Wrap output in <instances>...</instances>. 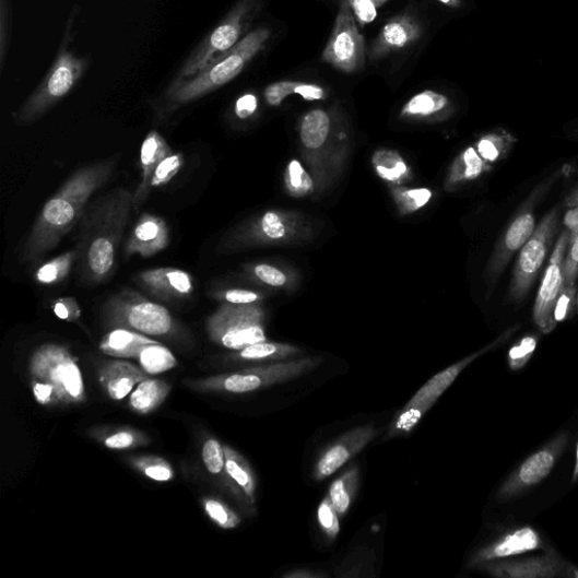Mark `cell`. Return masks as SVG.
<instances>
[{
	"label": "cell",
	"instance_id": "36",
	"mask_svg": "<svg viewBox=\"0 0 578 578\" xmlns=\"http://www.w3.org/2000/svg\"><path fill=\"white\" fill-rule=\"evenodd\" d=\"M373 165L379 177L388 182H399L408 175V165L393 151H379L373 156Z\"/></svg>",
	"mask_w": 578,
	"mask_h": 578
},
{
	"label": "cell",
	"instance_id": "19",
	"mask_svg": "<svg viewBox=\"0 0 578 578\" xmlns=\"http://www.w3.org/2000/svg\"><path fill=\"white\" fill-rule=\"evenodd\" d=\"M172 241L169 228L165 220L144 213L134 227L125 246V257L130 259L140 256L144 259L164 251Z\"/></svg>",
	"mask_w": 578,
	"mask_h": 578
},
{
	"label": "cell",
	"instance_id": "44",
	"mask_svg": "<svg viewBox=\"0 0 578 578\" xmlns=\"http://www.w3.org/2000/svg\"><path fill=\"white\" fill-rule=\"evenodd\" d=\"M563 273L564 287L575 285L578 276V231L569 235Z\"/></svg>",
	"mask_w": 578,
	"mask_h": 578
},
{
	"label": "cell",
	"instance_id": "16",
	"mask_svg": "<svg viewBox=\"0 0 578 578\" xmlns=\"http://www.w3.org/2000/svg\"><path fill=\"white\" fill-rule=\"evenodd\" d=\"M569 565L555 550H547L545 555L508 558L480 568L498 578H566Z\"/></svg>",
	"mask_w": 578,
	"mask_h": 578
},
{
	"label": "cell",
	"instance_id": "8",
	"mask_svg": "<svg viewBox=\"0 0 578 578\" xmlns=\"http://www.w3.org/2000/svg\"><path fill=\"white\" fill-rule=\"evenodd\" d=\"M31 380L55 388L59 404H80L86 401L85 385L78 358L64 346L47 344L39 347L30 361Z\"/></svg>",
	"mask_w": 578,
	"mask_h": 578
},
{
	"label": "cell",
	"instance_id": "15",
	"mask_svg": "<svg viewBox=\"0 0 578 578\" xmlns=\"http://www.w3.org/2000/svg\"><path fill=\"white\" fill-rule=\"evenodd\" d=\"M569 235L568 229L562 233L535 298L533 321L539 330L545 334L551 333L557 327L554 314L558 297L564 290L563 269Z\"/></svg>",
	"mask_w": 578,
	"mask_h": 578
},
{
	"label": "cell",
	"instance_id": "42",
	"mask_svg": "<svg viewBox=\"0 0 578 578\" xmlns=\"http://www.w3.org/2000/svg\"><path fill=\"white\" fill-rule=\"evenodd\" d=\"M12 8L11 0H0V63L2 71L7 61L11 39Z\"/></svg>",
	"mask_w": 578,
	"mask_h": 578
},
{
	"label": "cell",
	"instance_id": "60",
	"mask_svg": "<svg viewBox=\"0 0 578 578\" xmlns=\"http://www.w3.org/2000/svg\"><path fill=\"white\" fill-rule=\"evenodd\" d=\"M373 2L376 3L378 9H380L381 7H384L388 2V0H373Z\"/></svg>",
	"mask_w": 578,
	"mask_h": 578
},
{
	"label": "cell",
	"instance_id": "31",
	"mask_svg": "<svg viewBox=\"0 0 578 578\" xmlns=\"http://www.w3.org/2000/svg\"><path fill=\"white\" fill-rule=\"evenodd\" d=\"M78 260L79 251L76 248L67 251L40 266L34 273L33 280L43 286L58 285L70 276Z\"/></svg>",
	"mask_w": 578,
	"mask_h": 578
},
{
	"label": "cell",
	"instance_id": "2",
	"mask_svg": "<svg viewBox=\"0 0 578 578\" xmlns=\"http://www.w3.org/2000/svg\"><path fill=\"white\" fill-rule=\"evenodd\" d=\"M133 210V193L117 187L89 203L81 220L78 271L90 286L115 274L118 250Z\"/></svg>",
	"mask_w": 578,
	"mask_h": 578
},
{
	"label": "cell",
	"instance_id": "13",
	"mask_svg": "<svg viewBox=\"0 0 578 578\" xmlns=\"http://www.w3.org/2000/svg\"><path fill=\"white\" fill-rule=\"evenodd\" d=\"M558 208H556L543 217L530 239L521 248L511 286H509V300L518 302L527 296L552 248L558 227Z\"/></svg>",
	"mask_w": 578,
	"mask_h": 578
},
{
	"label": "cell",
	"instance_id": "35",
	"mask_svg": "<svg viewBox=\"0 0 578 578\" xmlns=\"http://www.w3.org/2000/svg\"><path fill=\"white\" fill-rule=\"evenodd\" d=\"M138 359L141 367L150 376H157V374L173 369L178 365L173 352L160 343L145 346L140 352Z\"/></svg>",
	"mask_w": 578,
	"mask_h": 578
},
{
	"label": "cell",
	"instance_id": "43",
	"mask_svg": "<svg viewBox=\"0 0 578 578\" xmlns=\"http://www.w3.org/2000/svg\"><path fill=\"white\" fill-rule=\"evenodd\" d=\"M202 460L212 474L225 471L224 448L217 439H209L202 448Z\"/></svg>",
	"mask_w": 578,
	"mask_h": 578
},
{
	"label": "cell",
	"instance_id": "41",
	"mask_svg": "<svg viewBox=\"0 0 578 578\" xmlns=\"http://www.w3.org/2000/svg\"><path fill=\"white\" fill-rule=\"evenodd\" d=\"M536 345V335L530 334L522 338L520 342L508 352L507 361L509 368H511L512 370L522 369L532 358Z\"/></svg>",
	"mask_w": 578,
	"mask_h": 578
},
{
	"label": "cell",
	"instance_id": "58",
	"mask_svg": "<svg viewBox=\"0 0 578 578\" xmlns=\"http://www.w3.org/2000/svg\"><path fill=\"white\" fill-rule=\"evenodd\" d=\"M577 482H578V445H577V449H576L575 467H574L573 477H571V483L573 484H575Z\"/></svg>",
	"mask_w": 578,
	"mask_h": 578
},
{
	"label": "cell",
	"instance_id": "24",
	"mask_svg": "<svg viewBox=\"0 0 578 578\" xmlns=\"http://www.w3.org/2000/svg\"><path fill=\"white\" fill-rule=\"evenodd\" d=\"M156 343L158 342L143 333L118 328L101 340L99 351L111 357L138 358L145 346Z\"/></svg>",
	"mask_w": 578,
	"mask_h": 578
},
{
	"label": "cell",
	"instance_id": "59",
	"mask_svg": "<svg viewBox=\"0 0 578 578\" xmlns=\"http://www.w3.org/2000/svg\"><path fill=\"white\" fill-rule=\"evenodd\" d=\"M566 578H578V567L573 564L569 565Z\"/></svg>",
	"mask_w": 578,
	"mask_h": 578
},
{
	"label": "cell",
	"instance_id": "50",
	"mask_svg": "<svg viewBox=\"0 0 578 578\" xmlns=\"http://www.w3.org/2000/svg\"><path fill=\"white\" fill-rule=\"evenodd\" d=\"M576 295L575 285L564 287L555 306L554 318L557 325L570 318L577 300Z\"/></svg>",
	"mask_w": 578,
	"mask_h": 578
},
{
	"label": "cell",
	"instance_id": "48",
	"mask_svg": "<svg viewBox=\"0 0 578 578\" xmlns=\"http://www.w3.org/2000/svg\"><path fill=\"white\" fill-rule=\"evenodd\" d=\"M253 275L261 283L273 286L282 287L286 284V275L279 268L266 263H260L253 267Z\"/></svg>",
	"mask_w": 578,
	"mask_h": 578
},
{
	"label": "cell",
	"instance_id": "1",
	"mask_svg": "<svg viewBox=\"0 0 578 578\" xmlns=\"http://www.w3.org/2000/svg\"><path fill=\"white\" fill-rule=\"evenodd\" d=\"M121 154L84 165L46 202L25 240L21 260L36 262L52 251L84 216L90 200L111 179Z\"/></svg>",
	"mask_w": 578,
	"mask_h": 578
},
{
	"label": "cell",
	"instance_id": "30",
	"mask_svg": "<svg viewBox=\"0 0 578 578\" xmlns=\"http://www.w3.org/2000/svg\"><path fill=\"white\" fill-rule=\"evenodd\" d=\"M518 140L516 135L505 129H497L489 132L475 143V150L482 158L489 165H494L505 160L514 150Z\"/></svg>",
	"mask_w": 578,
	"mask_h": 578
},
{
	"label": "cell",
	"instance_id": "6",
	"mask_svg": "<svg viewBox=\"0 0 578 578\" xmlns=\"http://www.w3.org/2000/svg\"><path fill=\"white\" fill-rule=\"evenodd\" d=\"M261 9V0H240L192 51L174 82L190 79L239 44Z\"/></svg>",
	"mask_w": 578,
	"mask_h": 578
},
{
	"label": "cell",
	"instance_id": "37",
	"mask_svg": "<svg viewBox=\"0 0 578 578\" xmlns=\"http://www.w3.org/2000/svg\"><path fill=\"white\" fill-rule=\"evenodd\" d=\"M285 182L290 192L296 197L308 196L315 190L311 176L306 173V169L297 160L290 162Z\"/></svg>",
	"mask_w": 578,
	"mask_h": 578
},
{
	"label": "cell",
	"instance_id": "34",
	"mask_svg": "<svg viewBox=\"0 0 578 578\" xmlns=\"http://www.w3.org/2000/svg\"><path fill=\"white\" fill-rule=\"evenodd\" d=\"M358 484V469L345 472L342 477L332 483L329 498L338 514L343 517L349 511Z\"/></svg>",
	"mask_w": 578,
	"mask_h": 578
},
{
	"label": "cell",
	"instance_id": "46",
	"mask_svg": "<svg viewBox=\"0 0 578 578\" xmlns=\"http://www.w3.org/2000/svg\"><path fill=\"white\" fill-rule=\"evenodd\" d=\"M318 519L323 532L331 539L335 538L340 531L338 514L327 497L319 506Z\"/></svg>",
	"mask_w": 578,
	"mask_h": 578
},
{
	"label": "cell",
	"instance_id": "3",
	"mask_svg": "<svg viewBox=\"0 0 578 578\" xmlns=\"http://www.w3.org/2000/svg\"><path fill=\"white\" fill-rule=\"evenodd\" d=\"M269 38L268 27L256 28L228 52L211 62L205 70L185 81L169 84L157 106V117L163 120L232 82L266 47Z\"/></svg>",
	"mask_w": 578,
	"mask_h": 578
},
{
	"label": "cell",
	"instance_id": "22",
	"mask_svg": "<svg viewBox=\"0 0 578 578\" xmlns=\"http://www.w3.org/2000/svg\"><path fill=\"white\" fill-rule=\"evenodd\" d=\"M174 153L158 131L149 132L141 149L142 178L139 188L133 192L134 211H139L150 196L151 182L160 163Z\"/></svg>",
	"mask_w": 578,
	"mask_h": 578
},
{
	"label": "cell",
	"instance_id": "17",
	"mask_svg": "<svg viewBox=\"0 0 578 578\" xmlns=\"http://www.w3.org/2000/svg\"><path fill=\"white\" fill-rule=\"evenodd\" d=\"M547 551L545 540L531 527L518 528L507 532L482 548L471 558V566L481 567L485 564L504 561L535 551Z\"/></svg>",
	"mask_w": 578,
	"mask_h": 578
},
{
	"label": "cell",
	"instance_id": "7",
	"mask_svg": "<svg viewBox=\"0 0 578 578\" xmlns=\"http://www.w3.org/2000/svg\"><path fill=\"white\" fill-rule=\"evenodd\" d=\"M320 363L319 358L274 363L223 374V376L205 380L191 381L189 386L200 391L248 393L295 380L316 369Z\"/></svg>",
	"mask_w": 578,
	"mask_h": 578
},
{
	"label": "cell",
	"instance_id": "61",
	"mask_svg": "<svg viewBox=\"0 0 578 578\" xmlns=\"http://www.w3.org/2000/svg\"><path fill=\"white\" fill-rule=\"evenodd\" d=\"M576 303H577V306H578V294H577V300H576Z\"/></svg>",
	"mask_w": 578,
	"mask_h": 578
},
{
	"label": "cell",
	"instance_id": "4",
	"mask_svg": "<svg viewBox=\"0 0 578 578\" xmlns=\"http://www.w3.org/2000/svg\"><path fill=\"white\" fill-rule=\"evenodd\" d=\"M75 12L67 22L64 37L50 70L42 84L25 101V104L13 115L17 127L31 126L40 120L63 97L70 93L85 75L91 61L87 57H78L70 50L73 39Z\"/></svg>",
	"mask_w": 578,
	"mask_h": 578
},
{
	"label": "cell",
	"instance_id": "55",
	"mask_svg": "<svg viewBox=\"0 0 578 578\" xmlns=\"http://www.w3.org/2000/svg\"><path fill=\"white\" fill-rule=\"evenodd\" d=\"M564 224L566 229H568L570 233L578 231V207L570 209L566 213L564 217Z\"/></svg>",
	"mask_w": 578,
	"mask_h": 578
},
{
	"label": "cell",
	"instance_id": "21",
	"mask_svg": "<svg viewBox=\"0 0 578 578\" xmlns=\"http://www.w3.org/2000/svg\"><path fill=\"white\" fill-rule=\"evenodd\" d=\"M423 36L420 21L408 14L392 17L381 30L369 50L370 60H379L418 42Z\"/></svg>",
	"mask_w": 578,
	"mask_h": 578
},
{
	"label": "cell",
	"instance_id": "9",
	"mask_svg": "<svg viewBox=\"0 0 578 578\" xmlns=\"http://www.w3.org/2000/svg\"><path fill=\"white\" fill-rule=\"evenodd\" d=\"M207 331L213 343L236 352L267 340L263 312L257 304L223 303L208 319Z\"/></svg>",
	"mask_w": 578,
	"mask_h": 578
},
{
	"label": "cell",
	"instance_id": "33",
	"mask_svg": "<svg viewBox=\"0 0 578 578\" xmlns=\"http://www.w3.org/2000/svg\"><path fill=\"white\" fill-rule=\"evenodd\" d=\"M296 347L266 342L250 345L236 354L237 359L247 362H280L298 355Z\"/></svg>",
	"mask_w": 578,
	"mask_h": 578
},
{
	"label": "cell",
	"instance_id": "27",
	"mask_svg": "<svg viewBox=\"0 0 578 578\" xmlns=\"http://www.w3.org/2000/svg\"><path fill=\"white\" fill-rule=\"evenodd\" d=\"M225 453V473L227 477L236 486L237 492L243 493L244 496L251 503L255 502L256 496V480L253 471L248 461L235 450L227 446H223Z\"/></svg>",
	"mask_w": 578,
	"mask_h": 578
},
{
	"label": "cell",
	"instance_id": "14",
	"mask_svg": "<svg viewBox=\"0 0 578 578\" xmlns=\"http://www.w3.org/2000/svg\"><path fill=\"white\" fill-rule=\"evenodd\" d=\"M568 439V433H559L548 445L523 461L500 486L497 502H512L545 481L563 456Z\"/></svg>",
	"mask_w": 578,
	"mask_h": 578
},
{
	"label": "cell",
	"instance_id": "10",
	"mask_svg": "<svg viewBox=\"0 0 578 578\" xmlns=\"http://www.w3.org/2000/svg\"><path fill=\"white\" fill-rule=\"evenodd\" d=\"M519 328V326H516L507 329L489 346L436 374V376L426 382L410 402L404 405L403 410L391 425L390 436L411 433L432 410V406L438 401V399L453 385L464 368L485 353L506 343Z\"/></svg>",
	"mask_w": 578,
	"mask_h": 578
},
{
	"label": "cell",
	"instance_id": "51",
	"mask_svg": "<svg viewBox=\"0 0 578 578\" xmlns=\"http://www.w3.org/2000/svg\"><path fill=\"white\" fill-rule=\"evenodd\" d=\"M356 22L365 26L378 17V7L373 0H349Z\"/></svg>",
	"mask_w": 578,
	"mask_h": 578
},
{
	"label": "cell",
	"instance_id": "45",
	"mask_svg": "<svg viewBox=\"0 0 578 578\" xmlns=\"http://www.w3.org/2000/svg\"><path fill=\"white\" fill-rule=\"evenodd\" d=\"M433 192L427 188L406 190L400 194V205L405 213H414L427 205Z\"/></svg>",
	"mask_w": 578,
	"mask_h": 578
},
{
	"label": "cell",
	"instance_id": "28",
	"mask_svg": "<svg viewBox=\"0 0 578 578\" xmlns=\"http://www.w3.org/2000/svg\"><path fill=\"white\" fill-rule=\"evenodd\" d=\"M292 94H298L306 101H320L327 96L323 87L303 82H276L268 85L264 90V98L270 107H280L284 99Z\"/></svg>",
	"mask_w": 578,
	"mask_h": 578
},
{
	"label": "cell",
	"instance_id": "47",
	"mask_svg": "<svg viewBox=\"0 0 578 578\" xmlns=\"http://www.w3.org/2000/svg\"><path fill=\"white\" fill-rule=\"evenodd\" d=\"M52 311L60 320L76 322L82 317L80 304L74 297H61L52 303Z\"/></svg>",
	"mask_w": 578,
	"mask_h": 578
},
{
	"label": "cell",
	"instance_id": "26",
	"mask_svg": "<svg viewBox=\"0 0 578 578\" xmlns=\"http://www.w3.org/2000/svg\"><path fill=\"white\" fill-rule=\"evenodd\" d=\"M169 392L172 387L165 381L149 378L131 393L129 403L135 413L149 415L157 410Z\"/></svg>",
	"mask_w": 578,
	"mask_h": 578
},
{
	"label": "cell",
	"instance_id": "25",
	"mask_svg": "<svg viewBox=\"0 0 578 578\" xmlns=\"http://www.w3.org/2000/svg\"><path fill=\"white\" fill-rule=\"evenodd\" d=\"M450 98L436 91L426 90L414 95L401 110L405 119H427L446 115L451 110Z\"/></svg>",
	"mask_w": 578,
	"mask_h": 578
},
{
	"label": "cell",
	"instance_id": "12",
	"mask_svg": "<svg viewBox=\"0 0 578 578\" xmlns=\"http://www.w3.org/2000/svg\"><path fill=\"white\" fill-rule=\"evenodd\" d=\"M322 59L345 74L362 70L366 60L365 40L349 0H342Z\"/></svg>",
	"mask_w": 578,
	"mask_h": 578
},
{
	"label": "cell",
	"instance_id": "32",
	"mask_svg": "<svg viewBox=\"0 0 578 578\" xmlns=\"http://www.w3.org/2000/svg\"><path fill=\"white\" fill-rule=\"evenodd\" d=\"M493 168L486 163L475 148H468L456 160L450 174V184L460 185L479 179Z\"/></svg>",
	"mask_w": 578,
	"mask_h": 578
},
{
	"label": "cell",
	"instance_id": "38",
	"mask_svg": "<svg viewBox=\"0 0 578 578\" xmlns=\"http://www.w3.org/2000/svg\"><path fill=\"white\" fill-rule=\"evenodd\" d=\"M134 468L142 471L146 477L154 482L166 483L173 481L175 472L164 459L157 457H143L132 461Z\"/></svg>",
	"mask_w": 578,
	"mask_h": 578
},
{
	"label": "cell",
	"instance_id": "56",
	"mask_svg": "<svg viewBox=\"0 0 578 578\" xmlns=\"http://www.w3.org/2000/svg\"><path fill=\"white\" fill-rule=\"evenodd\" d=\"M566 205L569 209L578 207V184L573 191L565 199Z\"/></svg>",
	"mask_w": 578,
	"mask_h": 578
},
{
	"label": "cell",
	"instance_id": "20",
	"mask_svg": "<svg viewBox=\"0 0 578 578\" xmlns=\"http://www.w3.org/2000/svg\"><path fill=\"white\" fill-rule=\"evenodd\" d=\"M376 436V430L370 426L354 428L340 437L331 445L319 459L315 477L323 481L330 477L352 458L364 450Z\"/></svg>",
	"mask_w": 578,
	"mask_h": 578
},
{
	"label": "cell",
	"instance_id": "53",
	"mask_svg": "<svg viewBox=\"0 0 578 578\" xmlns=\"http://www.w3.org/2000/svg\"><path fill=\"white\" fill-rule=\"evenodd\" d=\"M34 399L45 406L59 405L55 388L42 381L31 380Z\"/></svg>",
	"mask_w": 578,
	"mask_h": 578
},
{
	"label": "cell",
	"instance_id": "29",
	"mask_svg": "<svg viewBox=\"0 0 578 578\" xmlns=\"http://www.w3.org/2000/svg\"><path fill=\"white\" fill-rule=\"evenodd\" d=\"M331 121L329 115L321 109L306 114L300 122V142L305 149L319 150L327 142Z\"/></svg>",
	"mask_w": 578,
	"mask_h": 578
},
{
	"label": "cell",
	"instance_id": "40",
	"mask_svg": "<svg viewBox=\"0 0 578 578\" xmlns=\"http://www.w3.org/2000/svg\"><path fill=\"white\" fill-rule=\"evenodd\" d=\"M184 162L185 158L181 153H174L164 158L157 166L152 179V190L165 186L172 181L181 172Z\"/></svg>",
	"mask_w": 578,
	"mask_h": 578
},
{
	"label": "cell",
	"instance_id": "23",
	"mask_svg": "<svg viewBox=\"0 0 578 578\" xmlns=\"http://www.w3.org/2000/svg\"><path fill=\"white\" fill-rule=\"evenodd\" d=\"M150 378L142 367L123 361H113L101 367L98 381L114 400L125 399L135 386Z\"/></svg>",
	"mask_w": 578,
	"mask_h": 578
},
{
	"label": "cell",
	"instance_id": "52",
	"mask_svg": "<svg viewBox=\"0 0 578 578\" xmlns=\"http://www.w3.org/2000/svg\"><path fill=\"white\" fill-rule=\"evenodd\" d=\"M139 441H143V439L138 434L125 430L109 436L105 440V446L111 450H126L138 446Z\"/></svg>",
	"mask_w": 578,
	"mask_h": 578
},
{
	"label": "cell",
	"instance_id": "11",
	"mask_svg": "<svg viewBox=\"0 0 578 578\" xmlns=\"http://www.w3.org/2000/svg\"><path fill=\"white\" fill-rule=\"evenodd\" d=\"M559 176H562V173H557L540 184L522 203L515 219L507 226L488 264L487 279L491 287L498 281L509 260L530 239L535 229V208L540 200L553 188Z\"/></svg>",
	"mask_w": 578,
	"mask_h": 578
},
{
	"label": "cell",
	"instance_id": "54",
	"mask_svg": "<svg viewBox=\"0 0 578 578\" xmlns=\"http://www.w3.org/2000/svg\"><path fill=\"white\" fill-rule=\"evenodd\" d=\"M258 109V98L255 94L248 93L237 98L234 113L241 120L252 117Z\"/></svg>",
	"mask_w": 578,
	"mask_h": 578
},
{
	"label": "cell",
	"instance_id": "39",
	"mask_svg": "<svg viewBox=\"0 0 578 578\" xmlns=\"http://www.w3.org/2000/svg\"><path fill=\"white\" fill-rule=\"evenodd\" d=\"M203 507H205L209 517L223 529H234L241 522L240 518L227 505L217 499H203Z\"/></svg>",
	"mask_w": 578,
	"mask_h": 578
},
{
	"label": "cell",
	"instance_id": "18",
	"mask_svg": "<svg viewBox=\"0 0 578 578\" xmlns=\"http://www.w3.org/2000/svg\"><path fill=\"white\" fill-rule=\"evenodd\" d=\"M133 280L152 296L167 302L190 298L194 292L192 275L176 267L144 270Z\"/></svg>",
	"mask_w": 578,
	"mask_h": 578
},
{
	"label": "cell",
	"instance_id": "5",
	"mask_svg": "<svg viewBox=\"0 0 578 578\" xmlns=\"http://www.w3.org/2000/svg\"><path fill=\"white\" fill-rule=\"evenodd\" d=\"M109 326L153 337H175L182 331L179 322L163 305L130 288L117 293L105 306Z\"/></svg>",
	"mask_w": 578,
	"mask_h": 578
},
{
	"label": "cell",
	"instance_id": "57",
	"mask_svg": "<svg viewBox=\"0 0 578 578\" xmlns=\"http://www.w3.org/2000/svg\"><path fill=\"white\" fill-rule=\"evenodd\" d=\"M438 2L453 9H458L462 4V0H438Z\"/></svg>",
	"mask_w": 578,
	"mask_h": 578
},
{
	"label": "cell",
	"instance_id": "49",
	"mask_svg": "<svg viewBox=\"0 0 578 578\" xmlns=\"http://www.w3.org/2000/svg\"><path fill=\"white\" fill-rule=\"evenodd\" d=\"M216 299L223 303L237 304V305H247L256 304L261 299L259 293L248 290H225L212 294Z\"/></svg>",
	"mask_w": 578,
	"mask_h": 578
}]
</instances>
